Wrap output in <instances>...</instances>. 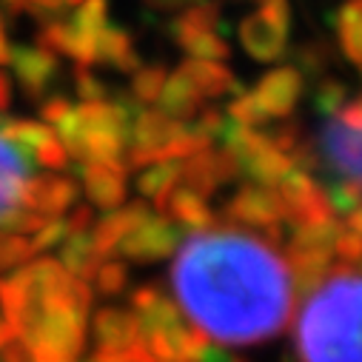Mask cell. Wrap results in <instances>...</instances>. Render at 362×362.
Returning <instances> with one entry per match:
<instances>
[{
  "label": "cell",
  "mask_w": 362,
  "mask_h": 362,
  "mask_svg": "<svg viewBox=\"0 0 362 362\" xmlns=\"http://www.w3.org/2000/svg\"><path fill=\"white\" fill-rule=\"evenodd\" d=\"M180 308L220 345H257L286 331L294 288L280 251L237 228L189 237L171 265Z\"/></svg>",
  "instance_id": "1"
},
{
  "label": "cell",
  "mask_w": 362,
  "mask_h": 362,
  "mask_svg": "<svg viewBox=\"0 0 362 362\" xmlns=\"http://www.w3.org/2000/svg\"><path fill=\"white\" fill-rule=\"evenodd\" d=\"M300 362H362V274L337 265L305 297L297 320Z\"/></svg>",
  "instance_id": "2"
},
{
  "label": "cell",
  "mask_w": 362,
  "mask_h": 362,
  "mask_svg": "<svg viewBox=\"0 0 362 362\" xmlns=\"http://www.w3.org/2000/svg\"><path fill=\"white\" fill-rule=\"evenodd\" d=\"M317 154V171L325 174V183L345 180L362 189V134L348 132L334 117L320 126L317 143L311 146Z\"/></svg>",
  "instance_id": "3"
},
{
  "label": "cell",
  "mask_w": 362,
  "mask_h": 362,
  "mask_svg": "<svg viewBox=\"0 0 362 362\" xmlns=\"http://www.w3.org/2000/svg\"><path fill=\"white\" fill-rule=\"evenodd\" d=\"M223 220L268 231L274 226H283L286 214H283V203H280L277 189L257 186V183H243L237 189V194L223 206Z\"/></svg>",
  "instance_id": "4"
},
{
  "label": "cell",
  "mask_w": 362,
  "mask_h": 362,
  "mask_svg": "<svg viewBox=\"0 0 362 362\" xmlns=\"http://www.w3.org/2000/svg\"><path fill=\"white\" fill-rule=\"evenodd\" d=\"M183 234H189V231L154 214L148 223L137 226L115 251L134 262H157V259H165L174 254V248L183 243Z\"/></svg>",
  "instance_id": "5"
},
{
  "label": "cell",
  "mask_w": 362,
  "mask_h": 362,
  "mask_svg": "<svg viewBox=\"0 0 362 362\" xmlns=\"http://www.w3.org/2000/svg\"><path fill=\"white\" fill-rule=\"evenodd\" d=\"M9 66L29 100H43L60 77V57L40 46H12Z\"/></svg>",
  "instance_id": "6"
},
{
  "label": "cell",
  "mask_w": 362,
  "mask_h": 362,
  "mask_svg": "<svg viewBox=\"0 0 362 362\" xmlns=\"http://www.w3.org/2000/svg\"><path fill=\"white\" fill-rule=\"evenodd\" d=\"M251 92H254V98H257V103L268 120L271 117H288L305 92V77L294 66H277V69L265 71Z\"/></svg>",
  "instance_id": "7"
},
{
  "label": "cell",
  "mask_w": 362,
  "mask_h": 362,
  "mask_svg": "<svg viewBox=\"0 0 362 362\" xmlns=\"http://www.w3.org/2000/svg\"><path fill=\"white\" fill-rule=\"evenodd\" d=\"M77 192H80L77 183L69 177H52V174L32 177L23 189L21 209L35 211L46 220H63L69 206L77 200Z\"/></svg>",
  "instance_id": "8"
},
{
  "label": "cell",
  "mask_w": 362,
  "mask_h": 362,
  "mask_svg": "<svg viewBox=\"0 0 362 362\" xmlns=\"http://www.w3.org/2000/svg\"><path fill=\"white\" fill-rule=\"evenodd\" d=\"M77 174L83 180V189L95 206L100 209H117L126 200V177L129 168L123 160L117 163H80Z\"/></svg>",
  "instance_id": "9"
},
{
  "label": "cell",
  "mask_w": 362,
  "mask_h": 362,
  "mask_svg": "<svg viewBox=\"0 0 362 362\" xmlns=\"http://www.w3.org/2000/svg\"><path fill=\"white\" fill-rule=\"evenodd\" d=\"M6 117L0 115V126ZM32 177V154L0 137V214L21 209L23 189Z\"/></svg>",
  "instance_id": "10"
},
{
  "label": "cell",
  "mask_w": 362,
  "mask_h": 362,
  "mask_svg": "<svg viewBox=\"0 0 362 362\" xmlns=\"http://www.w3.org/2000/svg\"><path fill=\"white\" fill-rule=\"evenodd\" d=\"M92 325H95V342H98L95 356H123L126 348L140 339L137 317L123 308H112V305L100 308Z\"/></svg>",
  "instance_id": "11"
},
{
  "label": "cell",
  "mask_w": 362,
  "mask_h": 362,
  "mask_svg": "<svg viewBox=\"0 0 362 362\" xmlns=\"http://www.w3.org/2000/svg\"><path fill=\"white\" fill-rule=\"evenodd\" d=\"M154 214L148 209V203L137 200V203H129L123 209H115V211H106L100 220H95V231H92V243L100 254H115V248L143 223H148Z\"/></svg>",
  "instance_id": "12"
},
{
  "label": "cell",
  "mask_w": 362,
  "mask_h": 362,
  "mask_svg": "<svg viewBox=\"0 0 362 362\" xmlns=\"http://www.w3.org/2000/svg\"><path fill=\"white\" fill-rule=\"evenodd\" d=\"M240 43L243 49L259 60V63H277L280 57L288 54V35L268 26L259 15H248L240 23Z\"/></svg>",
  "instance_id": "13"
},
{
  "label": "cell",
  "mask_w": 362,
  "mask_h": 362,
  "mask_svg": "<svg viewBox=\"0 0 362 362\" xmlns=\"http://www.w3.org/2000/svg\"><path fill=\"white\" fill-rule=\"evenodd\" d=\"M168 223L186 228L189 234H197V231H206L214 226V209L209 206V200L197 197L194 192L183 189V186H174L168 192V200H165V214H163Z\"/></svg>",
  "instance_id": "14"
},
{
  "label": "cell",
  "mask_w": 362,
  "mask_h": 362,
  "mask_svg": "<svg viewBox=\"0 0 362 362\" xmlns=\"http://www.w3.org/2000/svg\"><path fill=\"white\" fill-rule=\"evenodd\" d=\"M186 126L177 123L171 117H165L163 112L157 109H140L132 120V146L137 148H148L157 154V163H160V151L183 132Z\"/></svg>",
  "instance_id": "15"
},
{
  "label": "cell",
  "mask_w": 362,
  "mask_h": 362,
  "mask_svg": "<svg viewBox=\"0 0 362 362\" xmlns=\"http://www.w3.org/2000/svg\"><path fill=\"white\" fill-rule=\"evenodd\" d=\"M183 74L200 98H223L228 92H237L240 83L234 77V71L228 66H220V63H211V60H183L177 69Z\"/></svg>",
  "instance_id": "16"
},
{
  "label": "cell",
  "mask_w": 362,
  "mask_h": 362,
  "mask_svg": "<svg viewBox=\"0 0 362 362\" xmlns=\"http://www.w3.org/2000/svg\"><path fill=\"white\" fill-rule=\"evenodd\" d=\"M160 109L165 117L177 120V123H183L189 126V120H194L200 115V106H203V98L194 92V86L180 74V71H171L165 77V86H163V92L157 98Z\"/></svg>",
  "instance_id": "17"
},
{
  "label": "cell",
  "mask_w": 362,
  "mask_h": 362,
  "mask_svg": "<svg viewBox=\"0 0 362 362\" xmlns=\"http://www.w3.org/2000/svg\"><path fill=\"white\" fill-rule=\"evenodd\" d=\"M95 63H109L115 71L120 74H134L143 63H140V54L134 49V40L129 35V29L117 26V23H109L100 37H98V54H95Z\"/></svg>",
  "instance_id": "18"
},
{
  "label": "cell",
  "mask_w": 362,
  "mask_h": 362,
  "mask_svg": "<svg viewBox=\"0 0 362 362\" xmlns=\"http://www.w3.org/2000/svg\"><path fill=\"white\" fill-rule=\"evenodd\" d=\"M103 262V254L95 248L92 234H69L60 248V265L71 280L80 283H95V274Z\"/></svg>",
  "instance_id": "19"
},
{
  "label": "cell",
  "mask_w": 362,
  "mask_h": 362,
  "mask_svg": "<svg viewBox=\"0 0 362 362\" xmlns=\"http://www.w3.org/2000/svg\"><path fill=\"white\" fill-rule=\"evenodd\" d=\"M288 277H291V288H294V300L297 297H311L325 277L334 271V257L331 254H297L288 251Z\"/></svg>",
  "instance_id": "20"
},
{
  "label": "cell",
  "mask_w": 362,
  "mask_h": 362,
  "mask_svg": "<svg viewBox=\"0 0 362 362\" xmlns=\"http://www.w3.org/2000/svg\"><path fill=\"white\" fill-rule=\"evenodd\" d=\"M168 35L171 40L183 49L186 54H192V60H211V63H220V60H228L231 57V46L226 43V37L214 35V32H197V29H189L186 23H180L177 18L168 23Z\"/></svg>",
  "instance_id": "21"
},
{
  "label": "cell",
  "mask_w": 362,
  "mask_h": 362,
  "mask_svg": "<svg viewBox=\"0 0 362 362\" xmlns=\"http://www.w3.org/2000/svg\"><path fill=\"white\" fill-rule=\"evenodd\" d=\"M334 32L342 54L362 66V0H345L334 15Z\"/></svg>",
  "instance_id": "22"
},
{
  "label": "cell",
  "mask_w": 362,
  "mask_h": 362,
  "mask_svg": "<svg viewBox=\"0 0 362 362\" xmlns=\"http://www.w3.org/2000/svg\"><path fill=\"white\" fill-rule=\"evenodd\" d=\"M180 186L194 192L203 200H209L220 189L217 168H214V148L200 151V154L189 157L186 165H180Z\"/></svg>",
  "instance_id": "23"
},
{
  "label": "cell",
  "mask_w": 362,
  "mask_h": 362,
  "mask_svg": "<svg viewBox=\"0 0 362 362\" xmlns=\"http://www.w3.org/2000/svg\"><path fill=\"white\" fill-rule=\"evenodd\" d=\"M339 231H342V226L337 220L317 223V226H294L291 228V240H288V251H297V254H331L334 257V243H337Z\"/></svg>",
  "instance_id": "24"
},
{
  "label": "cell",
  "mask_w": 362,
  "mask_h": 362,
  "mask_svg": "<svg viewBox=\"0 0 362 362\" xmlns=\"http://www.w3.org/2000/svg\"><path fill=\"white\" fill-rule=\"evenodd\" d=\"M0 137L32 154V151H37L43 143L52 140V129H49L46 123H35V120H9V117H6L4 126H0Z\"/></svg>",
  "instance_id": "25"
},
{
  "label": "cell",
  "mask_w": 362,
  "mask_h": 362,
  "mask_svg": "<svg viewBox=\"0 0 362 362\" xmlns=\"http://www.w3.org/2000/svg\"><path fill=\"white\" fill-rule=\"evenodd\" d=\"M177 183H180V163H174V160H163V163L148 165V168L140 174V180H137V192H140L143 197H151V200H154V197L171 192Z\"/></svg>",
  "instance_id": "26"
},
{
  "label": "cell",
  "mask_w": 362,
  "mask_h": 362,
  "mask_svg": "<svg viewBox=\"0 0 362 362\" xmlns=\"http://www.w3.org/2000/svg\"><path fill=\"white\" fill-rule=\"evenodd\" d=\"M165 66L163 63H154V66H140L132 77V100L137 106H148V103H157L163 86H165Z\"/></svg>",
  "instance_id": "27"
},
{
  "label": "cell",
  "mask_w": 362,
  "mask_h": 362,
  "mask_svg": "<svg viewBox=\"0 0 362 362\" xmlns=\"http://www.w3.org/2000/svg\"><path fill=\"white\" fill-rule=\"evenodd\" d=\"M228 117H231V123H237V126H243V129H254V132L268 123V117H265V112L259 109L254 92H251V88H243V86L237 88L234 100L228 103Z\"/></svg>",
  "instance_id": "28"
},
{
  "label": "cell",
  "mask_w": 362,
  "mask_h": 362,
  "mask_svg": "<svg viewBox=\"0 0 362 362\" xmlns=\"http://www.w3.org/2000/svg\"><path fill=\"white\" fill-rule=\"evenodd\" d=\"M345 98H348V86H345L342 80L325 77V80L317 86V92H314V98H311V106H314V112H317L322 120H328V117H334V115L345 106Z\"/></svg>",
  "instance_id": "29"
},
{
  "label": "cell",
  "mask_w": 362,
  "mask_h": 362,
  "mask_svg": "<svg viewBox=\"0 0 362 362\" xmlns=\"http://www.w3.org/2000/svg\"><path fill=\"white\" fill-rule=\"evenodd\" d=\"M331 66V46L322 43V40H314V43H303L297 52H294V69L305 77V74H322L328 71Z\"/></svg>",
  "instance_id": "30"
},
{
  "label": "cell",
  "mask_w": 362,
  "mask_h": 362,
  "mask_svg": "<svg viewBox=\"0 0 362 362\" xmlns=\"http://www.w3.org/2000/svg\"><path fill=\"white\" fill-rule=\"evenodd\" d=\"M35 257L32 243L21 234H0V277L6 274L12 268L26 265Z\"/></svg>",
  "instance_id": "31"
},
{
  "label": "cell",
  "mask_w": 362,
  "mask_h": 362,
  "mask_svg": "<svg viewBox=\"0 0 362 362\" xmlns=\"http://www.w3.org/2000/svg\"><path fill=\"white\" fill-rule=\"evenodd\" d=\"M69 21L88 35H100L109 26V0H86Z\"/></svg>",
  "instance_id": "32"
},
{
  "label": "cell",
  "mask_w": 362,
  "mask_h": 362,
  "mask_svg": "<svg viewBox=\"0 0 362 362\" xmlns=\"http://www.w3.org/2000/svg\"><path fill=\"white\" fill-rule=\"evenodd\" d=\"M322 192L334 214H351L362 203V189L354 183H345V180H331V183L322 186Z\"/></svg>",
  "instance_id": "33"
},
{
  "label": "cell",
  "mask_w": 362,
  "mask_h": 362,
  "mask_svg": "<svg viewBox=\"0 0 362 362\" xmlns=\"http://www.w3.org/2000/svg\"><path fill=\"white\" fill-rule=\"evenodd\" d=\"M95 286H98V291H100L103 297H117V294H123V288L129 286V268H126V262H120V259H106V262H100L98 274H95Z\"/></svg>",
  "instance_id": "34"
},
{
  "label": "cell",
  "mask_w": 362,
  "mask_h": 362,
  "mask_svg": "<svg viewBox=\"0 0 362 362\" xmlns=\"http://www.w3.org/2000/svg\"><path fill=\"white\" fill-rule=\"evenodd\" d=\"M180 23H186L189 29H197V32H214L220 23H223V12L214 0L209 4H194L189 9H183V15L177 18Z\"/></svg>",
  "instance_id": "35"
},
{
  "label": "cell",
  "mask_w": 362,
  "mask_h": 362,
  "mask_svg": "<svg viewBox=\"0 0 362 362\" xmlns=\"http://www.w3.org/2000/svg\"><path fill=\"white\" fill-rule=\"evenodd\" d=\"M74 88L83 103H106L109 100V86L92 74L86 66H74Z\"/></svg>",
  "instance_id": "36"
},
{
  "label": "cell",
  "mask_w": 362,
  "mask_h": 362,
  "mask_svg": "<svg viewBox=\"0 0 362 362\" xmlns=\"http://www.w3.org/2000/svg\"><path fill=\"white\" fill-rule=\"evenodd\" d=\"M265 140L274 146L280 154H286V157H291V154L305 143V137H303V126H300L297 120H286V123H280L277 129H271V132L265 134Z\"/></svg>",
  "instance_id": "37"
},
{
  "label": "cell",
  "mask_w": 362,
  "mask_h": 362,
  "mask_svg": "<svg viewBox=\"0 0 362 362\" xmlns=\"http://www.w3.org/2000/svg\"><path fill=\"white\" fill-rule=\"evenodd\" d=\"M268 26H274L277 32L288 35L291 29V4L288 0H259V12H257Z\"/></svg>",
  "instance_id": "38"
},
{
  "label": "cell",
  "mask_w": 362,
  "mask_h": 362,
  "mask_svg": "<svg viewBox=\"0 0 362 362\" xmlns=\"http://www.w3.org/2000/svg\"><path fill=\"white\" fill-rule=\"evenodd\" d=\"M226 126H228V120H226V115L220 109H200V115L192 120L189 129H194L197 134H203V137H209L214 143L217 137H223Z\"/></svg>",
  "instance_id": "39"
},
{
  "label": "cell",
  "mask_w": 362,
  "mask_h": 362,
  "mask_svg": "<svg viewBox=\"0 0 362 362\" xmlns=\"http://www.w3.org/2000/svg\"><path fill=\"white\" fill-rule=\"evenodd\" d=\"M69 237V231H66V223L63 220H49L29 243H32V251L35 254H43V251H49V248H54L57 243H63Z\"/></svg>",
  "instance_id": "40"
},
{
  "label": "cell",
  "mask_w": 362,
  "mask_h": 362,
  "mask_svg": "<svg viewBox=\"0 0 362 362\" xmlns=\"http://www.w3.org/2000/svg\"><path fill=\"white\" fill-rule=\"evenodd\" d=\"M66 12H69L66 0H29V15L43 26L54 21H66Z\"/></svg>",
  "instance_id": "41"
},
{
  "label": "cell",
  "mask_w": 362,
  "mask_h": 362,
  "mask_svg": "<svg viewBox=\"0 0 362 362\" xmlns=\"http://www.w3.org/2000/svg\"><path fill=\"white\" fill-rule=\"evenodd\" d=\"M35 157H37V163L43 165V168H52V171H63L66 165H69V154H66V148L52 137L49 143H43L37 151H35Z\"/></svg>",
  "instance_id": "42"
},
{
  "label": "cell",
  "mask_w": 362,
  "mask_h": 362,
  "mask_svg": "<svg viewBox=\"0 0 362 362\" xmlns=\"http://www.w3.org/2000/svg\"><path fill=\"white\" fill-rule=\"evenodd\" d=\"M334 251L345 262H362V237H356L354 231H348L342 226V231H339V237L334 243Z\"/></svg>",
  "instance_id": "43"
},
{
  "label": "cell",
  "mask_w": 362,
  "mask_h": 362,
  "mask_svg": "<svg viewBox=\"0 0 362 362\" xmlns=\"http://www.w3.org/2000/svg\"><path fill=\"white\" fill-rule=\"evenodd\" d=\"M63 223H66V231L69 234H88V226H95V209L80 203V206H74L69 211V217Z\"/></svg>",
  "instance_id": "44"
},
{
  "label": "cell",
  "mask_w": 362,
  "mask_h": 362,
  "mask_svg": "<svg viewBox=\"0 0 362 362\" xmlns=\"http://www.w3.org/2000/svg\"><path fill=\"white\" fill-rule=\"evenodd\" d=\"M71 109H74V106H71L63 95H54V98H49V100L40 106V117L46 120V126H57Z\"/></svg>",
  "instance_id": "45"
},
{
  "label": "cell",
  "mask_w": 362,
  "mask_h": 362,
  "mask_svg": "<svg viewBox=\"0 0 362 362\" xmlns=\"http://www.w3.org/2000/svg\"><path fill=\"white\" fill-rule=\"evenodd\" d=\"M334 120L339 123V126H345L348 132H356V134H362V100H354V103H345L337 115H334Z\"/></svg>",
  "instance_id": "46"
},
{
  "label": "cell",
  "mask_w": 362,
  "mask_h": 362,
  "mask_svg": "<svg viewBox=\"0 0 362 362\" xmlns=\"http://www.w3.org/2000/svg\"><path fill=\"white\" fill-rule=\"evenodd\" d=\"M160 297H163V294H160L154 286H143V288H137V291L132 294V300H129V303H132L134 314H146L148 308H154V305L160 303Z\"/></svg>",
  "instance_id": "47"
},
{
  "label": "cell",
  "mask_w": 362,
  "mask_h": 362,
  "mask_svg": "<svg viewBox=\"0 0 362 362\" xmlns=\"http://www.w3.org/2000/svg\"><path fill=\"white\" fill-rule=\"evenodd\" d=\"M143 4L157 12H177V9H189L194 4H209V0H143Z\"/></svg>",
  "instance_id": "48"
},
{
  "label": "cell",
  "mask_w": 362,
  "mask_h": 362,
  "mask_svg": "<svg viewBox=\"0 0 362 362\" xmlns=\"http://www.w3.org/2000/svg\"><path fill=\"white\" fill-rule=\"evenodd\" d=\"M0 362H29V351L21 339H15L12 345H6L4 351H0Z\"/></svg>",
  "instance_id": "49"
},
{
  "label": "cell",
  "mask_w": 362,
  "mask_h": 362,
  "mask_svg": "<svg viewBox=\"0 0 362 362\" xmlns=\"http://www.w3.org/2000/svg\"><path fill=\"white\" fill-rule=\"evenodd\" d=\"M200 362H237V356H231L226 348H220V345H209L206 351H203V359Z\"/></svg>",
  "instance_id": "50"
},
{
  "label": "cell",
  "mask_w": 362,
  "mask_h": 362,
  "mask_svg": "<svg viewBox=\"0 0 362 362\" xmlns=\"http://www.w3.org/2000/svg\"><path fill=\"white\" fill-rule=\"evenodd\" d=\"M9 100H12V83L4 71H0V112L9 109Z\"/></svg>",
  "instance_id": "51"
},
{
  "label": "cell",
  "mask_w": 362,
  "mask_h": 362,
  "mask_svg": "<svg viewBox=\"0 0 362 362\" xmlns=\"http://www.w3.org/2000/svg\"><path fill=\"white\" fill-rule=\"evenodd\" d=\"M15 339H18V334H15V328H12V325H9V322H6L4 317H0V351H4L6 345H12Z\"/></svg>",
  "instance_id": "52"
},
{
  "label": "cell",
  "mask_w": 362,
  "mask_h": 362,
  "mask_svg": "<svg viewBox=\"0 0 362 362\" xmlns=\"http://www.w3.org/2000/svg\"><path fill=\"white\" fill-rule=\"evenodd\" d=\"M345 228L348 231H354L356 237H362V203L348 214V223H345Z\"/></svg>",
  "instance_id": "53"
},
{
  "label": "cell",
  "mask_w": 362,
  "mask_h": 362,
  "mask_svg": "<svg viewBox=\"0 0 362 362\" xmlns=\"http://www.w3.org/2000/svg\"><path fill=\"white\" fill-rule=\"evenodd\" d=\"M9 40H6V26H4V18H0V63H9Z\"/></svg>",
  "instance_id": "54"
},
{
  "label": "cell",
  "mask_w": 362,
  "mask_h": 362,
  "mask_svg": "<svg viewBox=\"0 0 362 362\" xmlns=\"http://www.w3.org/2000/svg\"><path fill=\"white\" fill-rule=\"evenodd\" d=\"M88 362H126L123 356H95V359H88Z\"/></svg>",
  "instance_id": "55"
},
{
  "label": "cell",
  "mask_w": 362,
  "mask_h": 362,
  "mask_svg": "<svg viewBox=\"0 0 362 362\" xmlns=\"http://www.w3.org/2000/svg\"><path fill=\"white\" fill-rule=\"evenodd\" d=\"M86 0H66V6H83Z\"/></svg>",
  "instance_id": "56"
},
{
  "label": "cell",
  "mask_w": 362,
  "mask_h": 362,
  "mask_svg": "<svg viewBox=\"0 0 362 362\" xmlns=\"http://www.w3.org/2000/svg\"><path fill=\"white\" fill-rule=\"evenodd\" d=\"M0 4H4V0H0Z\"/></svg>",
  "instance_id": "57"
}]
</instances>
